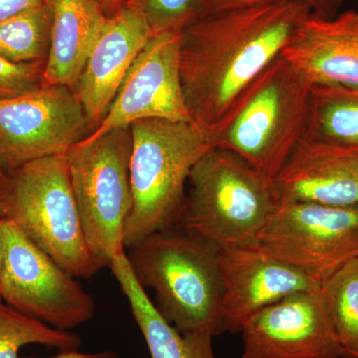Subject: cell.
<instances>
[{
    "instance_id": "obj_3",
    "label": "cell",
    "mask_w": 358,
    "mask_h": 358,
    "mask_svg": "<svg viewBox=\"0 0 358 358\" xmlns=\"http://www.w3.org/2000/svg\"><path fill=\"white\" fill-rule=\"evenodd\" d=\"M187 185L179 225L221 250L259 245L281 203L274 179L222 148L202 155Z\"/></svg>"
},
{
    "instance_id": "obj_30",
    "label": "cell",
    "mask_w": 358,
    "mask_h": 358,
    "mask_svg": "<svg viewBox=\"0 0 358 358\" xmlns=\"http://www.w3.org/2000/svg\"><path fill=\"white\" fill-rule=\"evenodd\" d=\"M129 0H100L103 11L108 16L113 15L121 9Z\"/></svg>"
},
{
    "instance_id": "obj_23",
    "label": "cell",
    "mask_w": 358,
    "mask_h": 358,
    "mask_svg": "<svg viewBox=\"0 0 358 358\" xmlns=\"http://www.w3.org/2000/svg\"><path fill=\"white\" fill-rule=\"evenodd\" d=\"M143 14L152 34L183 32L202 16V0H129Z\"/></svg>"
},
{
    "instance_id": "obj_13",
    "label": "cell",
    "mask_w": 358,
    "mask_h": 358,
    "mask_svg": "<svg viewBox=\"0 0 358 358\" xmlns=\"http://www.w3.org/2000/svg\"><path fill=\"white\" fill-rule=\"evenodd\" d=\"M223 333L237 334L261 310L322 282L284 262L260 245L220 250Z\"/></svg>"
},
{
    "instance_id": "obj_18",
    "label": "cell",
    "mask_w": 358,
    "mask_h": 358,
    "mask_svg": "<svg viewBox=\"0 0 358 358\" xmlns=\"http://www.w3.org/2000/svg\"><path fill=\"white\" fill-rule=\"evenodd\" d=\"M109 268L129 301L150 358H216L212 334L180 333L159 315L145 289L136 282L126 251L115 256Z\"/></svg>"
},
{
    "instance_id": "obj_28",
    "label": "cell",
    "mask_w": 358,
    "mask_h": 358,
    "mask_svg": "<svg viewBox=\"0 0 358 358\" xmlns=\"http://www.w3.org/2000/svg\"><path fill=\"white\" fill-rule=\"evenodd\" d=\"M52 358H120L117 353L113 352H100L93 353H84L74 350H63L59 352Z\"/></svg>"
},
{
    "instance_id": "obj_9",
    "label": "cell",
    "mask_w": 358,
    "mask_h": 358,
    "mask_svg": "<svg viewBox=\"0 0 358 358\" xmlns=\"http://www.w3.org/2000/svg\"><path fill=\"white\" fill-rule=\"evenodd\" d=\"M259 245L322 282L358 258V205L281 202Z\"/></svg>"
},
{
    "instance_id": "obj_11",
    "label": "cell",
    "mask_w": 358,
    "mask_h": 358,
    "mask_svg": "<svg viewBox=\"0 0 358 358\" xmlns=\"http://www.w3.org/2000/svg\"><path fill=\"white\" fill-rule=\"evenodd\" d=\"M182 32L155 35L134 61L109 110L86 140L143 120L192 122L181 88Z\"/></svg>"
},
{
    "instance_id": "obj_7",
    "label": "cell",
    "mask_w": 358,
    "mask_h": 358,
    "mask_svg": "<svg viewBox=\"0 0 358 358\" xmlns=\"http://www.w3.org/2000/svg\"><path fill=\"white\" fill-rule=\"evenodd\" d=\"M131 126L78 143L66 154L85 238L98 268L126 251L124 230L133 206Z\"/></svg>"
},
{
    "instance_id": "obj_31",
    "label": "cell",
    "mask_w": 358,
    "mask_h": 358,
    "mask_svg": "<svg viewBox=\"0 0 358 358\" xmlns=\"http://www.w3.org/2000/svg\"><path fill=\"white\" fill-rule=\"evenodd\" d=\"M1 263H2V242H1V236H0V268H1ZM1 301V300H0Z\"/></svg>"
},
{
    "instance_id": "obj_4",
    "label": "cell",
    "mask_w": 358,
    "mask_h": 358,
    "mask_svg": "<svg viewBox=\"0 0 358 358\" xmlns=\"http://www.w3.org/2000/svg\"><path fill=\"white\" fill-rule=\"evenodd\" d=\"M133 206L124 230L128 250L152 233L178 224L190 171L212 148L193 122L143 120L131 124Z\"/></svg>"
},
{
    "instance_id": "obj_12",
    "label": "cell",
    "mask_w": 358,
    "mask_h": 358,
    "mask_svg": "<svg viewBox=\"0 0 358 358\" xmlns=\"http://www.w3.org/2000/svg\"><path fill=\"white\" fill-rule=\"evenodd\" d=\"M240 358H343L320 289L300 292L252 315Z\"/></svg>"
},
{
    "instance_id": "obj_16",
    "label": "cell",
    "mask_w": 358,
    "mask_h": 358,
    "mask_svg": "<svg viewBox=\"0 0 358 358\" xmlns=\"http://www.w3.org/2000/svg\"><path fill=\"white\" fill-rule=\"evenodd\" d=\"M281 56L310 85L358 88V13L348 10L336 18L310 14Z\"/></svg>"
},
{
    "instance_id": "obj_6",
    "label": "cell",
    "mask_w": 358,
    "mask_h": 358,
    "mask_svg": "<svg viewBox=\"0 0 358 358\" xmlns=\"http://www.w3.org/2000/svg\"><path fill=\"white\" fill-rule=\"evenodd\" d=\"M6 218L77 279L100 271L85 238L66 155L28 162L13 171Z\"/></svg>"
},
{
    "instance_id": "obj_1",
    "label": "cell",
    "mask_w": 358,
    "mask_h": 358,
    "mask_svg": "<svg viewBox=\"0 0 358 358\" xmlns=\"http://www.w3.org/2000/svg\"><path fill=\"white\" fill-rule=\"evenodd\" d=\"M310 14L303 0H275L203 16L186 28L179 69L192 122L211 138Z\"/></svg>"
},
{
    "instance_id": "obj_5",
    "label": "cell",
    "mask_w": 358,
    "mask_h": 358,
    "mask_svg": "<svg viewBox=\"0 0 358 358\" xmlns=\"http://www.w3.org/2000/svg\"><path fill=\"white\" fill-rule=\"evenodd\" d=\"M310 87L280 55L246 90L212 136V147L233 152L274 179L305 136Z\"/></svg>"
},
{
    "instance_id": "obj_22",
    "label": "cell",
    "mask_w": 358,
    "mask_h": 358,
    "mask_svg": "<svg viewBox=\"0 0 358 358\" xmlns=\"http://www.w3.org/2000/svg\"><path fill=\"white\" fill-rule=\"evenodd\" d=\"M31 345L55 348L59 352L74 350L81 346V338L76 334L31 319L0 301V358H38L21 357V350Z\"/></svg>"
},
{
    "instance_id": "obj_2",
    "label": "cell",
    "mask_w": 358,
    "mask_h": 358,
    "mask_svg": "<svg viewBox=\"0 0 358 358\" xmlns=\"http://www.w3.org/2000/svg\"><path fill=\"white\" fill-rule=\"evenodd\" d=\"M220 248L179 224L127 250L136 282L155 291V308L178 331L223 333Z\"/></svg>"
},
{
    "instance_id": "obj_10",
    "label": "cell",
    "mask_w": 358,
    "mask_h": 358,
    "mask_svg": "<svg viewBox=\"0 0 358 358\" xmlns=\"http://www.w3.org/2000/svg\"><path fill=\"white\" fill-rule=\"evenodd\" d=\"M90 124L74 90L41 86L0 100V166L11 173L28 162L66 155Z\"/></svg>"
},
{
    "instance_id": "obj_20",
    "label": "cell",
    "mask_w": 358,
    "mask_h": 358,
    "mask_svg": "<svg viewBox=\"0 0 358 358\" xmlns=\"http://www.w3.org/2000/svg\"><path fill=\"white\" fill-rule=\"evenodd\" d=\"M52 14L46 2L0 20V55L14 63L45 62Z\"/></svg>"
},
{
    "instance_id": "obj_15",
    "label": "cell",
    "mask_w": 358,
    "mask_h": 358,
    "mask_svg": "<svg viewBox=\"0 0 358 358\" xmlns=\"http://www.w3.org/2000/svg\"><path fill=\"white\" fill-rule=\"evenodd\" d=\"M274 183L281 202L358 205V154L303 138Z\"/></svg>"
},
{
    "instance_id": "obj_25",
    "label": "cell",
    "mask_w": 358,
    "mask_h": 358,
    "mask_svg": "<svg viewBox=\"0 0 358 358\" xmlns=\"http://www.w3.org/2000/svg\"><path fill=\"white\" fill-rule=\"evenodd\" d=\"M275 0H202V16L261 6ZM200 17V18H201Z\"/></svg>"
},
{
    "instance_id": "obj_26",
    "label": "cell",
    "mask_w": 358,
    "mask_h": 358,
    "mask_svg": "<svg viewBox=\"0 0 358 358\" xmlns=\"http://www.w3.org/2000/svg\"><path fill=\"white\" fill-rule=\"evenodd\" d=\"M44 2V0H0V20Z\"/></svg>"
},
{
    "instance_id": "obj_19",
    "label": "cell",
    "mask_w": 358,
    "mask_h": 358,
    "mask_svg": "<svg viewBox=\"0 0 358 358\" xmlns=\"http://www.w3.org/2000/svg\"><path fill=\"white\" fill-rule=\"evenodd\" d=\"M303 138L358 154L357 87L312 85Z\"/></svg>"
},
{
    "instance_id": "obj_29",
    "label": "cell",
    "mask_w": 358,
    "mask_h": 358,
    "mask_svg": "<svg viewBox=\"0 0 358 358\" xmlns=\"http://www.w3.org/2000/svg\"><path fill=\"white\" fill-rule=\"evenodd\" d=\"M10 174L0 166V219L6 217V205L8 195Z\"/></svg>"
},
{
    "instance_id": "obj_14",
    "label": "cell",
    "mask_w": 358,
    "mask_h": 358,
    "mask_svg": "<svg viewBox=\"0 0 358 358\" xmlns=\"http://www.w3.org/2000/svg\"><path fill=\"white\" fill-rule=\"evenodd\" d=\"M152 36L143 14L131 4L108 16L74 89L91 127L102 122L134 61Z\"/></svg>"
},
{
    "instance_id": "obj_24",
    "label": "cell",
    "mask_w": 358,
    "mask_h": 358,
    "mask_svg": "<svg viewBox=\"0 0 358 358\" xmlns=\"http://www.w3.org/2000/svg\"><path fill=\"white\" fill-rule=\"evenodd\" d=\"M44 65L14 63L0 55V100L16 98L41 87Z\"/></svg>"
},
{
    "instance_id": "obj_17",
    "label": "cell",
    "mask_w": 358,
    "mask_h": 358,
    "mask_svg": "<svg viewBox=\"0 0 358 358\" xmlns=\"http://www.w3.org/2000/svg\"><path fill=\"white\" fill-rule=\"evenodd\" d=\"M52 22L42 86L74 90L108 15L100 0H45Z\"/></svg>"
},
{
    "instance_id": "obj_21",
    "label": "cell",
    "mask_w": 358,
    "mask_h": 358,
    "mask_svg": "<svg viewBox=\"0 0 358 358\" xmlns=\"http://www.w3.org/2000/svg\"><path fill=\"white\" fill-rule=\"evenodd\" d=\"M343 358H358V258L339 268L320 284Z\"/></svg>"
},
{
    "instance_id": "obj_27",
    "label": "cell",
    "mask_w": 358,
    "mask_h": 358,
    "mask_svg": "<svg viewBox=\"0 0 358 358\" xmlns=\"http://www.w3.org/2000/svg\"><path fill=\"white\" fill-rule=\"evenodd\" d=\"M312 7L313 14L320 17L331 18L329 13L338 6V0H303Z\"/></svg>"
},
{
    "instance_id": "obj_8",
    "label": "cell",
    "mask_w": 358,
    "mask_h": 358,
    "mask_svg": "<svg viewBox=\"0 0 358 358\" xmlns=\"http://www.w3.org/2000/svg\"><path fill=\"white\" fill-rule=\"evenodd\" d=\"M0 300L23 315L70 331L93 319L94 299L10 219H0Z\"/></svg>"
}]
</instances>
